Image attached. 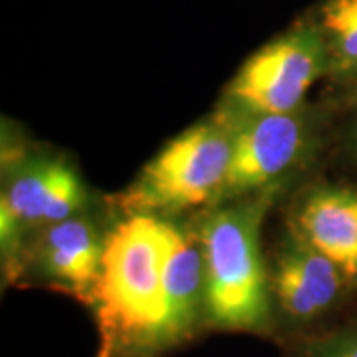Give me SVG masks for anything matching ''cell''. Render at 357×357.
I'll list each match as a JSON object with an SVG mask.
<instances>
[{
	"label": "cell",
	"mask_w": 357,
	"mask_h": 357,
	"mask_svg": "<svg viewBox=\"0 0 357 357\" xmlns=\"http://www.w3.org/2000/svg\"><path fill=\"white\" fill-rule=\"evenodd\" d=\"M268 200L223 208L200 230L205 266V310L218 328H265L270 289L260 247V227Z\"/></svg>",
	"instance_id": "2"
},
{
	"label": "cell",
	"mask_w": 357,
	"mask_h": 357,
	"mask_svg": "<svg viewBox=\"0 0 357 357\" xmlns=\"http://www.w3.org/2000/svg\"><path fill=\"white\" fill-rule=\"evenodd\" d=\"M351 287L342 271L293 230L280 247L271 293L281 311L296 323H311L328 312Z\"/></svg>",
	"instance_id": "6"
},
{
	"label": "cell",
	"mask_w": 357,
	"mask_h": 357,
	"mask_svg": "<svg viewBox=\"0 0 357 357\" xmlns=\"http://www.w3.org/2000/svg\"><path fill=\"white\" fill-rule=\"evenodd\" d=\"M234 123L225 116L190 128L169 142L123 195L132 215L178 211L223 192L231 159Z\"/></svg>",
	"instance_id": "3"
},
{
	"label": "cell",
	"mask_w": 357,
	"mask_h": 357,
	"mask_svg": "<svg viewBox=\"0 0 357 357\" xmlns=\"http://www.w3.org/2000/svg\"><path fill=\"white\" fill-rule=\"evenodd\" d=\"M301 357H357V324L312 339L303 349Z\"/></svg>",
	"instance_id": "12"
},
{
	"label": "cell",
	"mask_w": 357,
	"mask_h": 357,
	"mask_svg": "<svg viewBox=\"0 0 357 357\" xmlns=\"http://www.w3.org/2000/svg\"><path fill=\"white\" fill-rule=\"evenodd\" d=\"M65 164L43 162L25 169L12 185L7 194H3L2 204H6L24 225L45 223L48 205L55 192Z\"/></svg>",
	"instance_id": "11"
},
{
	"label": "cell",
	"mask_w": 357,
	"mask_h": 357,
	"mask_svg": "<svg viewBox=\"0 0 357 357\" xmlns=\"http://www.w3.org/2000/svg\"><path fill=\"white\" fill-rule=\"evenodd\" d=\"M234 123L231 159L223 192L265 187L301 167L318 141L305 109L287 114L247 113Z\"/></svg>",
	"instance_id": "5"
},
{
	"label": "cell",
	"mask_w": 357,
	"mask_h": 357,
	"mask_svg": "<svg viewBox=\"0 0 357 357\" xmlns=\"http://www.w3.org/2000/svg\"><path fill=\"white\" fill-rule=\"evenodd\" d=\"M310 19L324 40L329 77L357 83V0H319Z\"/></svg>",
	"instance_id": "10"
},
{
	"label": "cell",
	"mask_w": 357,
	"mask_h": 357,
	"mask_svg": "<svg viewBox=\"0 0 357 357\" xmlns=\"http://www.w3.org/2000/svg\"><path fill=\"white\" fill-rule=\"evenodd\" d=\"M300 238L357 284V187L321 185L307 190L293 215Z\"/></svg>",
	"instance_id": "7"
},
{
	"label": "cell",
	"mask_w": 357,
	"mask_h": 357,
	"mask_svg": "<svg viewBox=\"0 0 357 357\" xmlns=\"http://www.w3.org/2000/svg\"><path fill=\"white\" fill-rule=\"evenodd\" d=\"M349 142H351V147H352V153H354V154H356V158H357V118H356L354 126H352V131H351V139H349Z\"/></svg>",
	"instance_id": "13"
},
{
	"label": "cell",
	"mask_w": 357,
	"mask_h": 357,
	"mask_svg": "<svg viewBox=\"0 0 357 357\" xmlns=\"http://www.w3.org/2000/svg\"><path fill=\"white\" fill-rule=\"evenodd\" d=\"M166 222L132 215L105 240L101 270L91 298L96 305L102 351L121 344L159 346L164 314L162 268Z\"/></svg>",
	"instance_id": "1"
},
{
	"label": "cell",
	"mask_w": 357,
	"mask_h": 357,
	"mask_svg": "<svg viewBox=\"0 0 357 357\" xmlns=\"http://www.w3.org/2000/svg\"><path fill=\"white\" fill-rule=\"evenodd\" d=\"M166 255L162 268L164 314L159 346L187 337L205 306V266L199 240L166 223Z\"/></svg>",
	"instance_id": "8"
},
{
	"label": "cell",
	"mask_w": 357,
	"mask_h": 357,
	"mask_svg": "<svg viewBox=\"0 0 357 357\" xmlns=\"http://www.w3.org/2000/svg\"><path fill=\"white\" fill-rule=\"evenodd\" d=\"M328 71L324 40L307 17L250 58L231 83L230 95L245 113H294Z\"/></svg>",
	"instance_id": "4"
},
{
	"label": "cell",
	"mask_w": 357,
	"mask_h": 357,
	"mask_svg": "<svg viewBox=\"0 0 357 357\" xmlns=\"http://www.w3.org/2000/svg\"><path fill=\"white\" fill-rule=\"evenodd\" d=\"M102 253L105 240L95 225L78 217L50 225L38 247L45 273L88 300L100 276Z\"/></svg>",
	"instance_id": "9"
}]
</instances>
